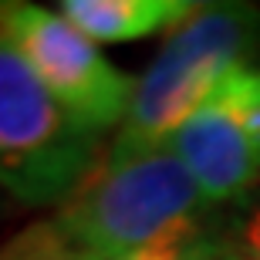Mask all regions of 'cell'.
<instances>
[{
  "label": "cell",
  "instance_id": "1",
  "mask_svg": "<svg viewBox=\"0 0 260 260\" xmlns=\"http://www.w3.org/2000/svg\"><path fill=\"white\" fill-rule=\"evenodd\" d=\"M206 200L183 159L162 145L95 162L58 210V226L81 253L122 260L200 226Z\"/></svg>",
  "mask_w": 260,
  "mask_h": 260
},
{
  "label": "cell",
  "instance_id": "2",
  "mask_svg": "<svg viewBox=\"0 0 260 260\" xmlns=\"http://www.w3.org/2000/svg\"><path fill=\"white\" fill-rule=\"evenodd\" d=\"M257 51L260 7L240 0L200 4L179 27H173L145 75L135 78L132 105L108 155L122 159L162 149L233 68L253 64Z\"/></svg>",
  "mask_w": 260,
  "mask_h": 260
},
{
  "label": "cell",
  "instance_id": "3",
  "mask_svg": "<svg viewBox=\"0 0 260 260\" xmlns=\"http://www.w3.org/2000/svg\"><path fill=\"white\" fill-rule=\"evenodd\" d=\"M98 162L81 128L0 30V189L27 206L64 203Z\"/></svg>",
  "mask_w": 260,
  "mask_h": 260
},
{
  "label": "cell",
  "instance_id": "4",
  "mask_svg": "<svg viewBox=\"0 0 260 260\" xmlns=\"http://www.w3.org/2000/svg\"><path fill=\"white\" fill-rule=\"evenodd\" d=\"M0 30L81 128L102 135L125 122L135 78L118 71L61 10L27 0H0Z\"/></svg>",
  "mask_w": 260,
  "mask_h": 260
},
{
  "label": "cell",
  "instance_id": "5",
  "mask_svg": "<svg viewBox=\"0 0 260 260\" xmlns=\"http://www.w3.org/2000/svg\"><path fill=\"white\" fill-rule=\"evenodd\" d=\"M166 145L193 173L206 206L240 200L260 186V139L216 95Z\"/></svg>",
  "mask_w": 260,
  "mask_h": 260
},
{
  "label": "cell",
  "instance_id": "6",
  "mask_svg": "<svg viewBox=\"0 0 260 260\" xmlns=\"http://www.w3.org/2000/svg\"><path fill=\"white\" fill-rule=\"evenodd\" d=\"M200 4L193 0H64L58 10L95 44H125L166 27H179Z\"/></svg>",
  "mask_w": 260,
  "mask_h": 260
},
{
  "label": "cell",
  "instance_id": "7",
  "mask_svg": "<svg viewBox=\"0 0 260 260\" xmlns=\"http://www.w3.org/2000/svg\"><path fill=\"white\" fill-rule=\"evenodd\" d=\"M0 260H88V253L68 240L58 220H41L0 243Z\"/></svg>",
  "mask_w": 260,
  "mask_h": 260
},
{
  "label": "cell",
  "instance_id": "8",
  "mask_svg": "<svg viewBox=\"0 0 260 260\" xmlns=\"http://www.w3.org/2000/svg\"><path fill=\"white\" fill-rule=\"evenodd\" d=\"M88 260H95V257H88ZM122 260H226V240H223V233L200 223V226H189V230L176 233L169 240L145 247V250L122 257Z\"/></svg>",
  "mask_w": 260,
  "mask_h": 260
},
{
  "label": "cell",
  "instance_id": "9",
  "mask_svg": "<svg viewBox=\"0 0 260 260\" xmlns=\"http://www.w3.org/2000/svg\"><path fill=\"white\" fill-rule=\"evenodd\" d=\"M223 240H226V260H260V200L233 220Z\"/></svg>",
  "mask_w": 260,
  "mask_h": 260
}]
</instances>
